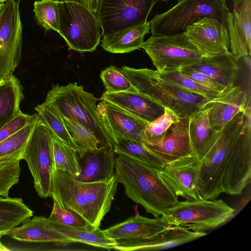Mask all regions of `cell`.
<instances>
[{
    "label": "cell",
    "mask_w": 251,
    "mask_h": 251,
    "mask_svg": "<svg viewBox=\"0 0 251 251\" xmlns=\"http://www.w3.org/2000/svg\"><path fill=\"white\" fill-rule=\"evenodd\" d=\"M251 121L249 106L222 126L215 142L200 160V199L213 200L222 193L240 195L250 182Z\"/></svg>",
    "instance_id": "obj_1"
},
{
    "label": "cell",
    "mask_w": 251,
    "mask_h": 251,
    "mask_svg": "<svg viewBox=\"0 0 251 251\" xmlns=\"http://www.w3.org/2000/svg\"><path fill=\"white\" fill-rule=\"evenodd\" d=\"M115 175L108 182H85L67 172L55 169L50 197L62 208L71 209L92 226L99 227L117 192Z\"/></svg>",
    "instance_id": "obj_2"
},
{
    "label": "cell",
    "mask_w": 251,
    "mask_h": 251,
    "mask_svg": "<svg viewBox=\"0 0 251 251\" xmlns=\"http://www.w3.org/2000/svg\"><path fill=\"white\" fill-rule=\"evenodd\" d=\"M115 169L116 180L124 186L126 196L154 217L178 201L159 170L120 154L116 157Z\"/></svg>",
    "instance_id": "obj_3"
},
{
    "label": "cell",
    "mask_w": 251,
    "mask_h": 251,
    "mask_svg": "<svg viewBox=\"0 0 251 251\" xmlns=\"http://www.w3.org/2000/svg\"><path fill=\"white\" fill-rule=\"evenodd\" d=\"M120 70L138 92L171 110L179 118L189 117L204 108L209 101L161 78L157 70L126 66Z\"/></svg>",
    "instance_id": "obj_4"
},
{
    "label": "cell",
    "mask_w": 251,
    "mask_h": 251,
    "mask_svg": "<svg viewBox=\"0 0 251 251\" xmlns=\"http://www.w3.org/2000/svg\"><path fill=\"white\" fill-rule=\"evenodd\" d=\"M98 99L76 83L53 85L45 101L52 105L61 117L82 124L94 134L100 147H113L115 141L97 109Z\"/></svg>",
    "instance_id": "obj_5"
},
{
    "label": "cell",
    "mask_w": 251,
    "mask_h": 251,
    "mask_svg": "<svg viewBox=\"0 0 251 251\" xmlns=\"http://www.w3.org/2000/svg\"><path fill=\"white\" fill-rule=\"evenodd\" d=\"M229 11L226 0H178L167 11L156 15L149 22L152 35L173 36L204 17L217 19L227 26Z\"/></svg>",
    "instance_id": "obj_6"
},
{
    "label": "cell",
    "mask_w": 251,
    "mask_h": 251,
    "mask_svg": "<svg viewBox=\"0 0 251 251\" xmlns=\"http://www.w3.org/2000/svg\"><path fill=\"white\" fill-rule=\"evenodd\" d=\"M59 33L70 50L92 52L100 42V25L95 14L80 1H59Z\"/></svg>",
    "instance_id": "obj_7"
},
{
    "label": "cell",
    "mask_w": 251,
    "mask_h": 251,
    "mask_svg": "<svg viewBox=\"0 0 251 251\" xmlns=\"http://www.w3.org/2000/svg\"><path fill=\"white\" fill-rule=\"evenodd\" d=\"M235 209L222 200L177 201L165 209L161 216L171 226H179L194 231L214 228L230 219Z\"/></svg>",
    "instance_id": "obj_8"
},
{
    "label": "cell",
    "mask_w": 251,
    "mask_h": 251,
    "mask_svg": "<svg viewBox=\"0 0 251 251\" xmlns=\"http://www.w3.org/2000/svg\"><path fill=\"white\" fill-rule=\"evenodd\" d=\"M53 134L38 115L22 156L33 179L39 197H50L54 168L52 149Z\"/></svg>",
    "instance_id": "obj_9"
},
{
    "label": "cell",
    "mask_w": 251,
    "mask_h": 251,
    "mask_svg": "<svg viewBox=\"0 0 251 251\" xmlns=\"http://www.w3.org/2000/svg\"><path fill=\"white\" fill-rule=\"evenodd\" d=\"M158 72H170L192 65L204 56L184 33L173 36L152 35L142 47Z\"/></svg>",
    "instance_id": "obj_10"
},
{
    "label": "cell",
    "mask_w": 251,
    "mask_h": 251,
    "mask_svg": "<svg viewBox=\"0 0 251 251\" xmlns=\"http://www.w3.org/2000/svg\"><path fill=\"white\" fill-rule=\"evenodd\" d=\"M158 0H99L96 14L105 37L127 27L143 24Z\"/></svg>",
    "instance_id": "obj_11"
},
{
    "label": "cell",
    "mask_w": 251,
    "mask_h": 251,
    "mask_svg": "<svg viewBox=\"0 0 251 251\" xmlns=\"http://www.w3.org/2000/svg\"><path fill=\"white\" fill-rule=\"evenodd\" d=\"M22 45L19 4L10 0L3 3L0 13V79L13 75L21 61Z\"/></svg>",
    "instance_id": "obj_12"
},
{
    "label": "cell",
    "mask_w": 251,
    "mask_h": 251,
    "mask_svg": "<svg viewBox=\"0 0 251 251\" xmlns=\"http://www.w3.org/2000/svg\"><path fill=\"white\" fill-rule=\"evenodd\" d=\"M199 166L200 160L192 155L166 164L158 174L176 197L197 200Z\"/></svg>",
    "instance_id": "obj_13"
},
{
    "label": "cell",
    "mask_w": 251,
    "mask_h": 251,
    "mask_svg": "<svg viewBox=\"0 0 251 251\" xmlns=\"http://www.w3.org/2000/svg\"><path fill=\"white\" fill-rule=\"evenodd\" d=\"M184 33L204 56L229 51L230 41L228 29L216 19L204 17L188 26Z\"/></svg>",
    "instance_id": "obj_14"
},
{
    "label": "cell",
    "mask_w": 251,
    "mask_h": 251,
    "mask_svg": "<svg viewBox=\"0 0 251 251\" xmlns=\"http://www.w3.org/2000/svg\"><path fill=\"white\" fill-rule=\"evenodd\" d=\"M97 109L115 143L119 137L145 143L144 131L150 123L106 100H101Z\"/></svg>",
    "instance_id": "obj_15"
},
{
    "label": "cell",
    "mask_w": 251,
    "mask_h": 251,
    "mask_svg": "<svg viewBox=\"0 0 251 251\" xmlns=\"http://www.w3.org/2000/svg\"><path fill=\"white\" fill-rule=\"evenodd\" d=\"M206 234L204 231H194L179 226H170L146 238L116 242L113 249L123 251L164 250L190 242Z\"/></svg>",
    "instance_id": "obj_16"
},
{
    "label": "cell",
    "mask_w": 251,
    "mask_h": 251,
    "mask_svg": "<svg viewBox=\"0 0 251 251\" xmlns=\"http://www.w3.org/2000/svg\"><path fill=\"white\" fill-rule=\"evenodd\" d=\"M80 173L76 178L85 182H108L113 178L116 157L113 147L76 151Z\"/></svg>",
    "instance_id": "obj_17"
},
{
    "label": "cell",
    "mask_w": 251,
    "mask_h": 251,
    "mask_svg": "<svg viewBox=\"0 0 251 251\" xmlns=\"http://www.w3.org/2000/svg\"><path fill=\"white\" fill-rule=\"evenodd\" d=\"M251 104L250 96L238 86L226 88L206 103L211 128L219 131L238 112Z\"/></svg>",
    "instance_id": "obj_18"
},
{
    "label": "cell",
    "mask_w": 251,
    "mask_h": 251,
    "mask_svg": "<svg viewBox=\"0 0 251 251\" xmlns=\"http://www.w3.org/2000/svg\"><path fill=\"white\" fill-rule=\"evenodd\" d=\"M145 145L165 164L194 155L189 134V117L179 118L158 143Z\"/></svg>",
    "instance_id": "obj_19"
},
{
    "label": "cell",
    "mask_w": 251,
    "mask_h": 251,
    "mask_svg": "<svg viewBox=\"0 0 251 251\" xmlns=\"http://www.w3.org/2000/svg\"><path fill=\"white\" fill-rule=\"evenodd\" d=\"M170 226L162 216L149 218L137 213L103 231L107 237L115 242L127 241L147 237Z\"/></svg>",
    "instance_id": "obj_20"
},
{
    "label": "cell",
    "mask_w": 251,
    "mask_h": 251,
    "mask_svg": "<svg viewBox=\"0 0 251 251\" xmlns=\"http://www.w3.org/2000/svg\"><path fill=\"white\" fill-rule=\"evenodd\" d=\"M100 100L108 101L148 123L162 115L165 110L162 105L138 91L105 92Z\"/></svg>",
    "instance_id": "obj_21"
},
{
    "label": "cell",
    "mask_w": 251,
    "mask_h": 251,
    "mask_svg": "<svg viewBox=\"0 0 251 251\" xmlns=\"http://www.w3.org/2000/svg\"><path fill=\"white\" fill-rule=\"evenodd\" d=\"M5 235L24 242L53 243L64 246L76 243L53 228L48 218L43 216L28 219L20 226L8 230Z\"/></svg>",
    "instance_id": "obj_22"
},
{
    "label": "cell",
    "mask_w": 251,
    "mask_h": 251,
    "mask_svg": "<svg viewBox=\"0 0 251 251\" xmlns=\"http://www.w3.org/2000/svg\"><path fill=\"white\" fill-rule=\"evenodd\" d=\"M239 59L231 52L203 56L200 61L182 68L201 72L226 88L234 85L237 79Z\"/></svg>",
    "instance_id": "obj_23"
},
{
    "label": "cell",
    "mask_w": 251,
    "mask_h": 251,
    "mask_svg": "<svg viewBox=\"0 0 251 251\" xmlns=\"http://www.w3.org/2000/svg\"><path fill=\"white\" fill-rule=\"evenodd\" d=\"M207 111V107L205 106L189 117L190 143L194 155L200 160L213 145L219 133L211 128Z\"/></svg>",
    "instance_id": "obj_24"
},
{
    "label": "cell",
    "mask_w": 251,
    "mask_h": 251,
    "mask_svg": "<svg viewBox=\"0 0 251 251\" xmlns=\"http://www.w3.org/2000/svg\"><path fill=\"white\" fill-rule=\"evenodd\" d=\"M150 32L147 22L143 24L126 27L103 37L101 47L113 53L129 52L142 47L145 36Z\"/></svg>",
    "instance_id": "obj_25"
},
{
    "label": "cell",
    "mask_w": 251,
    "mask_h": 251,
    "mask_svg": "<svg viewBox=\"0 0 251 251\" xmlns=\"http://www.w3.org/2000/svg\"><path fill=\"white\" fill-rule=\"evenodd\" d=\"M23 87L14 75L0 84V128L22 113Z\"/></svg>",
    "instance_id": "obj_26"
},
{
    "label": "cell",
    "mask_w": 251,
    "mask_h": 251,
    "mask_svg": "<svg viewBox=\"0 0 251 251\" xmlns=\"http://www.w3.org/2000/svg\"><path fill=\"white\" fill-rule=\"evenodd\" d=\"M50 226L55 230L76 243H84L94 247L113 249L115 242L107 237L100 227L90 226L78 227L66 226L48 219Z\"/></svg>",
    "instance_id": "obj_27"
},
{
    "label": "cell",
    "mask_w": 251,
    "mask_h": 251,
    "mask_svg": "<svg viewBox=\"0 0 251 251\" xmlns=\"http://www.w3.org/2000/svg\"><path fill=\"white\" fill-rule=\"evenodd\" d=\"M33 214L22 198L0 197V230H9L16 227Z\"/></svg>",
    "instance_id": "obj_28"
},
{
    "label": "cell",
    "mask_w": 251,
    "mask_h": 251,
    "mask_svg": "<svg viewBox=\"0 0 251 251\" xmlns=\"http://www.w3.org/2000/svg\"><path fill=\"white\" fill-rule=\"evenodd\" d=\"M117 155H123L158 170L166 164L151 151L144 143L128 138L119 137L113 147Z\"/></svg>",
    "instance_id": "obj_29"
},
{
    "label": "cell",
    "mask_w": 251,
    "mask_h": 251,
    "mask_svg": "<svg viewBox=\"0 0 251 251\" xmlns=\"http://www.w3.org/2000/svg\"><path fill=\"white\" fill-rule=\"evenodd\" d=\"M34 109L56 137L73 149L81 150L70 134L63 118L52 105L44 101L37 105Z\"/></svg>",
    "instance_id": "obj_30"
},
{
    "label": "cell",
    "mask_w": 251,
    "mask_h": 251,
    "mask_svg": "<svg viewBox=\"0 0 251 251\" xmlns=\"http://www.w3.org/2000/svg\"><path fill=\"white\" fill-rule=\"evenodd\" d=\"M52 149L55 169L66 171L76 178L80 173L77 150L65 144L54 134Z\"/></svg>",
    "instance_id": "obj_31"
},
{
    "label": "cell",
    "mask_w": 251,
    "mask_h": 251,
    "mask_svg": "<svg viewBox=\"0 0 251 251\" xmlns=\"http://www.w3.org/2000/svg\"><path fill=\"white\" fill-rule=\"evenodd\" d=\"M38 118L15 134L0 142V161L15 158L22 159L25 145Z\"/></svg>",
    "instance_id": "obj_32"
},
{
    "label": "cell",
    "mask_w": 251,
    "mask_h": 251,
    "mask_svg": "<svg viewBox=\"0 0 251 251\" xmlns=\"http://www.w3.org/2000/svg\"><path fill=\"white\" fill-rule=\"evenodd\" d=\"M179 118L171 110L165 108L162 115L146 126L144 131V144L153 145L161 141L171 126Z\"/></svg>",
    "instance_id": "obj_33"
},
{
    "label": "cell",
    "mask_w": 251,
    "mask_h": 251,
    "mask_svg": "<svg viewBox=\"0 0 251 251\" xmlns=\"http://www.w3.org/2000/svg\"><path fill=\"white\" fill-rule=\"evenodd\" d=\"M57 0H39L33 3V12L38 23L46 30L59 32Z\"/></svg>",
    "instance_id": "obj_34"
},
{
    "label": "cell",
    "mask_w": 251,
    "mask_h": 251,
    "mask_svg": "<svg viewBox=\"0 0 251 251\" xmlns=\"http://www.w3.org/2000/svg\"><path fill=\"white\" fill-rule=\"evenodd\" d=\"M158 73L161 78L186 91L202 96L209 100L216 98L220 93L198 83L182 74L179 70L170 72Z\"/></svg>",
    "instance_id": "obj_35"
},
{
    "label": "cell",
    "mask_w": 251,
    "mask_h": 251,
    "mask_svg": "<svg viewBox=\"0 0 251 251\" xmlns=\"http://www.w3.org/2000/svg\"><path fill=\"white\" fill-rule=\"evenodd\" d=\"M100 78L108 93L137 91L120 69L115 66L103 70L100 74Z\"/></svg>",
    "instance_id": "obj_36"
},
{
    "label": "cell",
    "mask_w": 251,
    "mask_h": 251,
    "mask_svg": "<svg viewBox=\"0 0 251 251\" xmlns=\"http://www.w3.org/2000/svg\"><path fill=\"white\" fill-rule=\"evenodd\" d=\"M21 160L15 158L0 161V197H9L10 189L19 182Z\"/></svg>",
    "instance_id": "obj_37"
},
{
    "label": "cell",
    "mask_w": 251,
    "mask_h": 251,
    "mask_svg": "<svg viewBox=\"0 0 251 251\" xmlns=\"http://www.w3.org/2000/svg\"><path fill=\"white\" fill-rule=\"evenodd\" d=\"M62 118L70 134L81 150H93L100 147L98 139L87 127L75 120Z\"/></svg>",
    "instance_id": "obj_38"
},
{
    "label": "cell",
    "mask_w": 251,
    "mask_h": 251,
    "mask_svg": "<svg viewBox=\"0 0 251 251\" xmlns=\"http://www.w3.org/2000/svg\"><path fill=\"white\" fill-rule=\"evenodd\" d=\"M232 14L235 25L251 50V0H244L233 8Z\"/></svg>",
    "instance_id": "obj_39"
},
{
    "label": "cell",
    "mask_w": 251,
    "mask_h": 251,
    "mask_svg": "<svg viewBox=\"0 0 251 251\" xmlns=\"http://www.w3.org/2000/svg\"><path fill=\"white\" fill-rule=\"evenodd\" d=\"M231 52L239 59H248L251 55V50L249 49L247 42L239 32L230 11L228 14L227 26Z\"/></svg>",
    "instance_id": "obj_40"
},
{
    "label": "cell",
    "mask_w": 251,
    "mask_h": 251,
    "mask_svg": "<svg viewBox=\"0 0 251 251\" xmlns=\"http://www.w3.org/2000/svg\"><path fill=\"white\" fill-rule=\"evenodd\" d=\"M48 219L59 224L73 226L88 227L90 225L76 212L61 207L53 200V205Z\"/></svg>",
    "instance_id": "obj_41"
},
{
    "label": "cell",
    "mask_w": 251,
    "mask_h": 251,
    "mask_svg": "<svg viewBox=\"0 0 251 251\" xmlns=\"http://www.w3.org/2000/svg\"><path fill=\"white\" fill-rule=\"evenodd\" d=\"M38 117L37 113L28 115L21 113L0 128V142L15 134Z\"/></svg>",
    "instance_id": "obj_42"
},
{
    "label": "cell",
    "mask_w": 251,
    "mask_h": 251,
    "mask_svg": "<svg viewBox=\"0 0 251 251\" xmlns=\"http://www.w3.org/2000/svg\"><path fill=\"white\" fill-rule=\"evenodd\" d=\"M179 71L185 76L198 83L218 92H221L226 88L208 75L198 71L181 68Z\"/></svg>",
    "instance_id": "obj_43"
},
{
    "label": "cell",
    "mask_w": 251,
    "mask_h": 251,
    "mask_svg": "<svg viewBox=\"0 0 251 251\" xmlns=\"http://www.w3.org/2000/svg\"><path fill=\"white\" fill-rule=\"evenodd\" d=\"M88 9L94 14L98 10L99 0H79Z\"/></svg>",
    "instance_id": "obj_44"
},
{
    "label": "cell",
    "mask_w": 251,
    "mask_h": 251,
    "mask_svg": "<svg viewBox=\"0 0 251 251\" xmlns=\"http://www.w3.org/2000/svg\"><path fill=\"white\" fill-rule=\"evenodd\" d=\"M8 230H0V251H7L10 250L4 246L0 241L1 237L5 235Z\"/></svg>",
    "instance_id": "obj_45"
},
{
    "label": "cell",
    "mask_w": 251,
    "mask_h": 251,
    "mask_svg": "<svg viewBox=\"0 0 251 251\" xmlns=\"http://www.w3.org/2000/svg\"><path fill=\"white\" fill-rule=\"evenodd\" d=\"M10 0H0V3H4Z\"/></svg>",
    "instance_id": "obj_46"
},
{
    "label": "cell",
    "mask_w": 251,
    "mask_h": 251,
    "mask_svg": "<svg viewBox=\"0 0 251 251\" xmlns=\"http://www.w3.org/2000/svg\"><path fill=\"white\" fill-rule=\"evenodd\" d=\"M3 3H0V12L2 7H3Z\"/></svg>",
    "instance_id": "obj_47"
},
{
    "label": "cell",
    "mask_w": 251,
    "mask_h": 251,
    "mask_svg": "<svg viewBox=\"0 0 251 251\" xmlns=\"http://www.w3.org/2000/svg\"><path fill=\"white\" fill-rule=\"evenodd\" d=\"M4 79H0V84L3 82Z\"/></svg>",
    "instance_id": "obj_48"
},
{
    "label": "cell",
    "mask_w": 251,
    "mask_h": 251,
    "mask_svg": "<svg viewBox=\"0 0 251 251\" xmlns=\"http://www.w3.org/2000/svg\"><path fill=\"white\" fill-rule=\"evenodd\" d=\"M163 1H165V0H162ZM177 1H178V0H176Z\"/></svg>",
    "instance_id": "obj_49"
},
{
    "label": "cell",
    "mask_w": 251,
    "mask_h": 251,
    "mask_svg": "<svg viewBox=\"0 0 251 251\" xmlns=\"http://www.w3.org/2000/svg\"></svg>",
    "instance_id": "obj_50"
}]
</instances>
